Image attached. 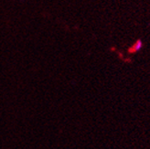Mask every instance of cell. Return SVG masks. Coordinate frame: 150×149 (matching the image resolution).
<instances>
[{"label":"cell","instance_id":"obj_1","mask_svg":"<svg viewBox=\"0 0 150 149\" xmlns=\"http://www.w3.org/2000/svg\"><path fill=\"white\" fill-rule=\"evenodd\" d=\"M142 46H143V43H142L141 40H137L136 43L134 44L133 48L131 49V51L132 52H136V51H138L139 49H141Z\"/></svg>","mask_w":150,"mask_h":149}]
</instances>
